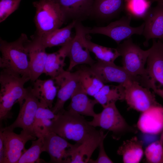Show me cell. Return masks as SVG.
I'll return each instance as SVG.
<instances>
[{"instance_id": "6da1fadb", "label": "cell", "mask_w": 163, "mask_h": 163, "mask_svg": "<svg viewBox=\"0 0 163 163\" xmlns=\"http://www.w3.org/2000/svg\"><path fill=\"white\" fill-rule=\"evenodd\" d=\"M30 80L29 77L2 69L0 74L1 121L12 118L11 111L14 104L18 103L20 107L22 105L27 92L24 85Z\"/></svg>"}, {"instance_id": "7a4b0ae2", "label": "cell", "mask_w": 163, "mask_h": 163, "mask_svg": "<svg viewBox=\"0 0 163 163\" xmlns=\"http://www.w3.org/2000/svg\"><path fill=\"white\" fill-rule=\"evenodd\" d=\"M97 130L82 115L64 109L56 114L49 132L81 144Z\"/></svg>"}, {"instance_id": "3957f363", "label": "cell", "mask_w": 163, "mask_h": 163, "mask_svg": "<svg viewBox=\"0 0 163 163\" xmlns=\"http://www.w3.org/2000/svg\"><path fill=\"white\" fill-rule=\"evenodd\" d=\"M27 35L22 34L16 40L8 42L0 38V67L18 74L29 77L30 74L28 53L26 46L28 40Z\"/></svg>"}, {"instance_id": "277c9868", "label": "cell", "mask_w": 163, "mask_h": 163, "mask_svg": "<svg viewBox=\"0 0 163 163\" xmlns=\"http://www.w3.org/2000/svg\"><path fill=\"white\" fill-rule=\"evenodd\" d=\"M147 59L146 67L140 77L139 83L163 100V42L152 39V44Z\"/></svg>"}, {"instance_id": "5b68a950", "label": "cell", "mask_w": 163, "mask_h": 163, "mask_svg": "<svg viewBox=\"0 0 163 163\" xmlns=\"http://www.w3.org/2000/svg\"><path fill=\"white\" fill-rule=\"evenodd\" d=\"M33 5L36 8L34 19L37 34L60 28L66 20L59 5L54 0H39L33 2Z\"/></svg>"}, {"instance_id": "8992f818", "label": "cell", "mask_w": 163, "mask_h": 163, "mask_svg": "<svg viewBox=\"0 0 163 163\" xmlns=\"http://www.w3.org/2000/svg\"><path fill=\"white\" fill-rule=\"evenodd\" d=\"M112 102L103 107L101 112L96 113L92 120L88 121L91 126L100 127L113 133V137L118 139L126 133H136V130L129 125L122 115L116 105Z\"/></svg>"}, {"instance_id": "52a82bcc", "label": "cell", "mask_w": 163, "mask_h": 163, "mask_svg": "<svg viewBox=\"0 0 163 163\" xmlns=\"http://www.w3.org/2000/svg\"><path fill=\"white\" fill-rule=\"evenodd\" d=\"M122 57V67L139 83L144 74L145 65L150 52V49L144 50L134 43L131 38L125 40L116 48Z\"/></svg>"}, {"instance_id": "ba28073f", "label": "cell", "mask_w": 163, "mask_h": 163, "mask_svg": "<svg viewBox=\"0 0 163 163\" xmlns=\"http://www.w3.org/2000/svg\"><path fill=\"white\" fill-rule=\"evenodd\" d=\"M81 22L77 21L74 26L75 35L70 43L67 55L70 61L68 71H71L78 65L86 64L91 66L96 62L91 56L86 43L89 27L84 26Z\"/></svg>"}, {"instance_id": "9c48e42d", "label": "cell", "mask_w": 163, "mask_h": 163, "mask_svg": "<svg viewBox=\"0 0 163 163\" xmlns=\"http://www.w3.org/2000/svg\"><path fill=\"white\" fill-rule=\"evenodd\" d=\"M132 18L129 14L113 21L105 27L95 26L89 28L88 34H98L106 36L113 40L119 45L123 40L130 38L134 34L142 35L144 23L137 27L130 25Z\"/></svg>"}, {"instance_id": "30bf717a", "label": "cell", "mask_w": 163, "mask_h": 163, "mask_svg": "<svg viewBox=\"0 0 163 163\" xmlns=\"http://www.w3.org/2000/svg\"><path fill=\"white\" fill-rule=\"evenodd\" d=\"M123 85L124 101L130 108L142 113L153 107L162 106L150 89L142 86L138 82L132 81Z\"/></svg>"}, {"instance_id": "8fae6325", "label": "cell", "mask_w": 163, "mask_h": 163, "mask_svg": "<svg viewBox=\"0 0 163 163\" xmlns=\"http://www.w3.org/2000/svg\"><path fill=\"white\" fill-rule=\"evenodd\" d=\"M27 95L22 105L20 107L19 112L16 120L11 125L0 129L14 131L20 128L28 133L36 137L34 134V126L36 114L40 104L39 100L34 95L32 87L27 88Z\"/></svg>"}, {"instance_id": "7c38bea8", "label": "cell", "mask_w": 163, "mask_h": 163, "mask_svg": "<svg viewBox=\"0 0 163 163\" xmlns=\"http://www.w3.org/2000/svg\"><path fill=\"white\" fill-rule=\"evenodd\" d=\"M43 137V152L49 154L51 163H70L72 152L81 144H72L53 132L49 133Z\"/></svg>"}, {"instance_id": "4fadbf2b", "label": "cell", "mask_w": 163, "mask_h": 163, "mask_svg": "<svg viewBox=\"0 0 163 163\" xmlns=\"http://www.w3.org/2000/svg\"><path fill=\"white\" fill-rule=\"evenodd\" d=\"M0 131L3 136L5 149L3 163H17L27 150L25 147L27 142L36 138L23 130L20 134L8 129Z\"/></svg>"}, {"instance_id": "5bb4252c", "label": "cell", "mask_w": 163, "mask_h": 163, "mask_svg": "<svg viewBox=\"0 0 163 163\" xmlns=\"http://www.w3.org/2000/svg\"><path fill=\"white\" fill-rule=\"evenodd\" d=\"M53 79L58 90L56 101L51 109L54 113L56 114L64 109V106L65 103L71 98L78 85L79 72L78 70L73 72L64 70Z\"/></svg>"}, {"instance_id": "9a60e30c", "label": "cell", "mask_w": 163, "mask_h": 163, "mask_svg": "<svg viewBox=\"0 0 163 163\" xmlns=\"http://www.w3.org/2000/svg\"><path fill=\"white\" fill-rule=\"evenodd\" d=\"M91 70L104 84L116 82L124 85L137 79L130 75L122 66L114 63L105 62L97 61L89 67Z\"/></svg>"}, {"instance_id": "2e32d148", "label": "cell", "mask_w": 163, "mask_h": 163, "mask_svg": "<svg viewBox=\"0 0 163 163\" xmlns=\"http://www.w3.org/2000/svg\"><path fill=\"white\" fill-rule=\"evenodd\" d=\"M143 19L144 27L142 35L145 39L144 46H148L151 39L163 41V6L157 4L151 8Z\"/></svg>"}, {"instance_id": "e0dca14e", "label": "cell", "mask_w": 163, "mask_h": 163, "mask_svg": "<svg viewBox=\"0 0 163 163\" xmlns=\"http://www.w3.org/2000/svg\"><path fill=\"white\" fill-rule=\"evenodd\" d=\"M26 46L29 57L30 80L33 82L43 73L48 53L46 48L34 39H28Z\"/></svg>"}, {"instance_id": "ac0fdd59", "label": "cell", "mask_w": 163, "mask_h": 163, "mask_svg": "<svg viewBox=\"0 0 163 163\" xmlns=\"http://www.w3.org/2000/svg\"><path fill=\"white\" fill-rule=\"evenodd\" d=\"M76 21L72 20L67 26L62 28L41 34H35L31 36V39L38 41L46 49L55 46H62L72 40V31Z\"/></svg>"}, {"instance_id": "d6986e66", "label": "cell", "mask_w": 163, "mask_h": 163, "mask_svg": "<svg viewBox=\"0 0 163 163\" xmlns=\"http://www.w3.org/2000/svg\"><path fill=\"white\" fill-rule=\"evenodd\" d=\"M66 19L81 21L91 16L94 0H54Z\"/></svg>"}, {"instance_id": "ffe728a7", "label": "cell", "mask_w": 163, "mask_h": 163, "mask_svg": "<svg viewBox=\"0 0 163 163\" xmlns=\"http://www.w3.org/2000/svg\"><path fill=\"white\" fill-rule=\"evenodd\" d=\"M138 121V128L142 132L156 134L163 129V108L155 107L141 113Z\"/></svg>"}, {"instance_id": "44dd1931", "label": "cell", "mask_w": 163, "mask_h": 163, "mask_svg": "<svg viewBox=\"0 0 163 163\" xmlns=\"http://www.w3.org/2000/svg\"><path fill=\"white\" fill-rule=\"evenodd\" d=\"M107 134H104L102 129L97 130L73 151L71 155L70 163L88 162L102 139Z\"/></svg>"}, {"instance_id": "7402d4cb", "label": "cell", "mask_w": 163, "mask_h": 163, "mask_svg": "<svg viewBox=\"0 0 163 163\" xmlns=\"http://www.w3.org/2000/svg\"><path fill=\"white\" fill-rule=\"evenodd\" d=\"M125 0H94L91 16L102 20L111 19L123 10Z\"/></svg>"}, {"instance_id": "603a6c76", "label": "cell", "mask_w": 163, "mask_h": 163, "mask_svg": "<svg viewBox=\"0 0 163 163\" xmlns=\"http://www.w3.org/2000/svg\"><path fill=\"white\" fill-rule=\"evenodd\" d=\"M82 89L79 83L72 96L68 110L82 116L93 117L96 113L94 107L98 103L95 99H90Z\"/></svg>"}, {"instance_id": "cb8c5ba5", "label": "cell", "mask_w": 163, "mask_h": 163, "mask_svg": "<svg viewBox=\"0 0 163 163\" xmlns=\"http://www.w3.org/2000/svg\"><path fill=\"white\" fill-rule=\"evenodd\" d=\"M33 83L31 90L34 95L41 104L51 109L58 90L54 80L51 78L44 80L37 79Z\"/></svg>"}, {"instance_id": "d4e9b609", "label": "cell", "mask_w": 163, "mask_h": 163, "mask_svg": "<svg viewBox=\"0 0 163 163\" xmlns=\"http://www.w3.org/2000/svg\"><path fill=\"white\" fill-rule=\"evenodd\" d=\"M71 41L62 46L57 51L47 54L43 73L53 79L65 70V59Z\"/></svg>"}, {"instance_id": "484cf974", "label": "cell", "mask_w": 163, "mask_h": 163, "mask_svg": "<svg viewBox=\"0 0 163 163\" xmlns=\"http://www.w3.org/2000/svg\"><path fill=\"white\" fill-rule=\"evenodd\" d=\"M117 153L122 156L125 163H138L143 154V142L136 136L124 141L119 147Z\"/></svg>"}, {"instance_id": "4316f807", "label": "cell", "mask_w": 163, "mask_h": 163, "mask_svg": "<svg viewBox=\"0 0 163 163\" xmlns=\"http://www.w3.org/2000/svg\"><path fill=\"white\" fill-rule=\"evenodd\" d=\"M56 114L50 109L40 103L37 110L34 124L35 136L38 138L43 137L49 132V128Z\"/></svg>"}, {"instance_id": "83f0119b", "label": "cell", "mask_w": 163, "mask_h": 163, "mask_svg": "<svg viewBox=\"0 0 163 163\" xmlns=\"http://www.w3.org/2000/svg\"><path fill=\"white\" fill-rule=\"evenodd\" d=\"M125 87L123 84L116 86L105 85L94 96L102 107L118 100L124 101Z\"/></svg>"}, {"instance_id": "f1b7e54d", "label": "cell", "mask_w": 163, "mask_h": 163, "mask_svg": "<svg viewBox=\"0 0 163 163\" xmlns=\"http://www.w3.org/2000/svg\"><path fill=\"white\" fill-rule=\"evenodd\" d=\"M78 70L81 87L86 94L93 97L104 84L92 72L89 67L83 66Z\"/></svg>"}, {"instance_id": "f546056e", "label": "cell", "mask_w": 163, "mask_h": 163, "mask_svg": "<svg viewBox=\"0 0 163 163\" xmlns=\"http://www.w3.org/2000/svg\"><path fill=\"white\" fill-rule=\"evenodd\" d=\"M86 43L90 52L95 55L97 61L114 63L120 54L117 48L108 47L97 44L86 38Z\"/></svg>"}, {"instance_id": "4dcf8cb0", "label": "cell", "mask_w": 163, "mask_h": 163, "mask_svg": "<svg viewBox=\"0 0 163 163\" xmlns=\"http://www.w3.org/2000/svg\"><path fill=\"white\" fill-rule=\"evenodd\" d=\"M152 3L151 0H125L123 10L132 18L143 19Z\"/></svg>"}, {"instance_id": "1f68e13d", "label": "cell", "mask_w": 163, "mask_h": 163, "mask_svg": "<svg viewBox=\"0 0 163 163\" xmlns=\"http://www.w3.org/2000/svg\"><path fill=\"white\" fill-rule=\"evenodd\" d=\"M32 144L30 148L24 152L17 163H39L42 160L40 156L43 152V139L38 138L37 140H32Z\"/></svg>"}, {"instance_id": "d6a6232c", "label": "cell", "mask_w": 163, "mask_h": 163, "mask_svg": "<svg viewBox=\"0 0 163 163\" xmlns=\"http://www.w3.org/2000/svg\"><path fill=\"white\" fill-rule=\"evenodd\" d=\"M145 154L149 163H163V144L159 140L151 143L146 148Z\"/></svg>"}, {"instance_id": "836d02e7", "label": "cell", "mask_w": 163, "mask_h": 163, "mask_svg": "<svg viewBox=\"0 0 163 163\" xmlns=\"http://www.w3.org/2000/svg\"><path fill=\"white\" fill-rule=\"evenodd\" d=\"M21 0H0V22L5 21L18 8Z\"/></svg>"}, {"instance_id": "e575fe53", "label": "cell", "mask_w": 163, "mask_h": 163, "mask_svg": "<svg viewBox=\"0 0 163 163\" xmlns=\"http://www.w3.org/2000/svg\"><path fill=\"white\" fill-rule=\"evenodd\" d=\"M106 136H104L101 140L99 146V152L97 158L95 160L90 159L88 162L91 163H111L113 162L109 158L105 151L104 141Z\"/></svg>"}, {"instance_id": "d590c367", "label": "cell", "mask_w": 163, "mask_h": 163, "mask_svg": "<svg viewBox=\"0 0 163 163\" xmlns=\"http://www.w3.org/2000/svg\"><path fill=\"white\" fill-rule=\"evenodd\" d=\"M5 146L3 136L0 131V163H3L5 155Z\"/></svg>"}, {"instance_id": "8d00e7d4", "label": "cell", "mask_w": 163, "mask_h": 163, "mask_svg": "<svg viewBox=\"0 0 163 163\" xmlns=\"http://www.w3.org/2000/svg\"><path fill=\"white\" fill-rule=\"evenodd\" d=\"M152 3L156 2L157 4L163 6V0H151Z\"/></svg>"}, {"instance_id": "74e56055", "label": "cell", "mask_w": 163, "mask_h": 163, "mask_svg": "<svg viewBox=\"0 0 163 163\" xmlns=\"http://www.w3.org/2000/svg\"><path fill=\"white\" fill-rule=\"evenodd\" d=\"M159 140L163 144V129L161 132V134Z\"/></svg>"}]
</instances>
